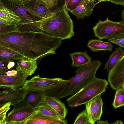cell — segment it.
Returning <instances> with one entry per match:
<instances>
[{
    "instance_id": "26",
    "label": "cell",
    "mask_w": 124,
    "mask_h": 124,
    "mask_svg": "<svg viewBox=\"0 0 124 124\" xmlns=\"http://www.w3.org/2000/svg\"><path fill=\"white\" fill-rule=\"evenodd\" d=\"M85 105L90 123L91 124H94L97 120L96 117L94 99Z\"/></svg>"
},
{
    "instance_id": "3",
    "label": "cell",
    "mask_w": 124,
    "mask_h": 124,
    "mask_svg": "<svg viewBox=\"0 0 124 124\" xmlns=\"http://www.w3.org/2000/svg\"><path fill=\"white\" fill-rule=\"evenodd\" d=\"M68 11L64 5L55 10L52 16L42 25L41 31L62 40L73 36V22Z\"/></svg>"
},
{
    "instance_id": "35",
    "label": "cell",
    "mask_w": 124,
    "mask_h": 124,
    "mask_svg": "<svg viewBox=\"0 0 124 124\" xmlns=\"http://www.w3.org/2000/svg\"><path fill=\"white\" fill-rule=\"evenodd\" d=\"M17 70H13L8 71L6 73V75L9 76H13L16 75L17 74Z\"/></svg>"
},
{
    "instance_id": "14",
    "label": "cell",
    "mask_w": 124,
    "mask_h": 124,
    "mask_svg": "<svg viewBox=\"0 0 124 124\" xmlns=\"http://www.w3.org/2000/svg\"><path fill=\"white\" fill-rule=\"evenodd\" d=\"M65 119L59 120L36 111L24 123V124H67Z\"/></svg>"
},
{
    "instance_id": "7",
    "label": "cell",
    "mask_w": 124,
    "mask_h": 124,
    "mask_svg": "<svg viewBox=\"0 0 124 124\" xmlns=\"http://www.w3.org/2000/svg\"><path fill=\"white\" fill-rule=\"evenodd\" d=\"M64 80L61 78H42L38 75L26 80L24 86L27 90L45 91Z\"/></svg>"
},
{
    "instance_id": "38",
    "label": "cell",
    "mask_w": 124,
    "mask_h": 124,
    "mask_svg": "<svg viewBox=\"0 0 124 124\" xmlns=\"http://www.w3.org/2000/svg\"><path fill=\"white\" fill-rule=\"evenodd\" d=\"M97 124H110V123H108L107 120L104 121L103 120H98L97 121Z\"/></svg>"
},
{
    "instance_id": "25",
    "label": "cell",
    "mask_w": 124,
    "mask_h": 124,
    "mask_svg": "<svg viewBox=\"0 0 124 124\" xmlns=\"http://www.w3.org/2000/svg\"><path fill=\"white\" fill-rule=\"evenodd\" d=\"M105 39H107L108 41L124 48V31L109 36Z\"/></svg>"
},
{
    "instance_id": "21",
    "label": "cell",
    "mask_w": 124,
    "mask_h": 124,
    "mask_svg": "<svg viewBox=\"0 0 124 124\" xmlns=\"http://www.w3.org/2000/svg\"><path fill=\"white\" fill-rule=\"evenodd\" d=\"M124 55V50L121 47L116 48L110 56L105 64L104 69L109 72Z\"/></svg>"
},
{
    "instance_id": "43",
    "label": "cell",
    "mask_w": 124,
    "mask_h": 124,
    "mask_svg": "<svg viewBox=\"0 0 124 124\" xmlns=\"http://www.w3.org/2000/svg\"><path fill=\"white\" fill-rule=\"evenodd\" d=\"M122 87L124 89V85H123Z\"/></svg>"
},
{
    "instance_id": "41",
    "label": "cell",
    "mask_w": 124,
    "mask_h": 124,
    "mask_svg": "<svg viewBox=\"0 0 124 124\" xmlns=\"http://www.w3.org/2000/svg\"><path fill=\"white\" fill-rule=\"evenodd\" d=\"M64 0V5L66 7L68 3L69 2L70 0Z\"/></svg>"
},
{
    "instance_id": "33",
    "label": "cell",
    "mask_w": 124,
    "mask_h": 124,
    "mask_svg": "<svg viewBox=\"0 0 124 124\" xmlns=\"http://www.w3.org/2000/svg\"><path fill=\"white\" fill-rule=\"evenodd\" d=\"M81 0H70L65 7L68 11H70L76 8L79 5Z\"/></svg>"
},
{
    "instance_id": "19",
    "label": "cell",
    "mask_w": 124,
    "mask_h": 124,
    "mask_svg": "<svg viewBox=\"0 0 124 124\" xmlns=\"http://www.w3.org/2000/svg\"><path fill=\"white\" fill-rule=\"evenodd\" d=\"M69 54L72 61L71 66L74 68L85 65L92 62V58L88 55L86 50L84 52H75Z\"/></svg>"
},
{
    "instance_id": "11",
    "label": "cell",
    "mask_w": 124,
    "mask_h": 124,
    "mask_svg": "<svg viewBox=\"0 0 124 124\" xmlns=\"http://www.w3.org/2000/svg\"><path fill=\"white\" fill-rule=\"evenodd\" d=\"M28 76L21 71L13 76L0 75V87L5 90L20 88L24 85Z\"/></svg>"
},
{
    "instance_id": "23",
    "label": "cell",
    "mask_w": 124,
    "mask_h": 124,
    "mask_svg": "<svg viewBox=\"0 0 124 124\" xmlns=\"http://www.w3.org/2000/svg\"><path fill=\"white\" fill-rule=\"evenodd\" d=\"M36 108L44 115L59 120L62 119L49 105L44 101Z\"/></svg>"
},
{
    "instance_id": "16",
    "label": "cell",
    "mask_w": 124,
    "mask_h": 124,
    "mask_svg": "<svg viewBox=\"0 0 124 124\" xmlns=\"http://www.w3.org/2000/svg\"><path fill=\"white\" fill-rule=\"evenodd\" d=\"M22 6L33 16L41 20L45 17L51 11L47 9L43 5L36 2L35 0Z\"/></svg>"
},
{
    "instance_id": "44",
    "label": "cell",
    "mask_w": 124,
    "mask_h": 124,
    "mask_svg": "<svg viewBox=\"0 0 124 124\" xmlns=\"http://www.w3.org/2000/svg\"><path fill=\"white\" fill-rule=\"evenodd\" d=\"M60 0H56V1L57 3L58 1H59Z\"/></svg>"
},
{
    "instance_id": "2",
    "label": "cell",
    "mask_w": 124,
    "mask_h": 124,
    "mask_svg": "<svg viewBox=\"0 0 124 124\" xmlns=\"http://www.w3.org/2000/svg\"><path fill=\"white\" fill-rule=\"evenodd\" d=\"M95 60L90 63L78 68L76 75L68 80H65L45 91V95L59 99L73 95L97 78V71L101 65Z\"/></svg>"
},
{
    "instance_id": "24",
    "label": "cell",
    "mask_w": 124,
    "mask_h": 124,
    "mask_svg": "<svg viewBox=\"0 0 124 124\" xmlns=\"http://www.w3.org/2000/svg\"><path fill=\"white\" fill-rule=\"evenodd\" d=\"M112 105L115 108L124 106V89L122 87L116 90Z\"/></svg>"
},
{
    "instance_id": "39",
    "label": "cell",
    "mask_w": 124,
    "mask_h": 124,
    "mask_svg": "<svg viewBox=\"0 0 124 124\" xmlns=\"http://www.w3.org/2000/svg\"><path fill=\"white\" fill-rule=\"evenodd\" d=\"M110 124H123V122L119 120H116L115 122L112 123H110Z\"/></svg>"
},
{
    "instance_id": "36",
    "label": "cell",
    "mask_w": 124,
    "mask_h": 124,
    "mask_svg": "<svg viewBox=\"0 0 124 124\" xmlns=\"http://www.w3.org/2000/svg\"><path fill=\"white\" fill-rule=\"evenodd\" d=\"M110 2L117 5H124V0H110Z\"/></svg>"
},
{
    "instance_id": "31",
    "label": "cell",
    "mask_w": 124,
    "mask_h": 124,
    "mask_svg": "<svg viewBox=\"0 0 124 124\" xmlns=\"http://www.w3.org/2000/svg\"><path fill=\"white\" fill-rule=\"evenodd\" d=\"M36 2L43 5L47 9H50L57 4L56 0H35Z\"/></svg>"
},
{
    "instance_id": "20",
    "label": "cell",
    "mask_w": 124,
    "mask_h": 124,
    "mask_svg": "<svg viewBox=\"0 0 124 124\" xmlns=\"http://www.w3.org/2000/svg\"><path fill=\"white\" fill-rule=\"evenodd\" d=\"M87 46L90 50L95 52L103 51L111 52L113 48L111 42L102 41L100 39H91L88 42Z\"/></svg>"
},
{
    "instance_id": "13",
    "label": "cell",
    "mask_w": 124,
    "mask_h": 124,
    "mask_svg": "<svg viewBox=\"0 0 124 124\" xmlns=\"http://www.w3.org/2000/svg\"><path fill=\"white\" fill-rule=\"evenodd\" d=\"M21 20L14 11L8 8L0 0V25L17 26Z\"/></svg>"
},
{
    "instance_id": "28",
    "label": "cell",
    "mask_w": 124,
    "mask_h": 124,
    "mask_svg": "<svg viewBox=\"0 0 124 124\" xmlns=\"http://www.w3.org/2000/svg\"><path fill=\"white\" fill-rule=\"evenodd\" d=\"M73 124H91L86 109L84 110L78 115Z\"/></svg>"
},
{
    "instance_id": "42",
    "label": "cell",
    "mask_w": 124,
    "mask_h": 124,
    "mask_svg": "<svg viewBox=\"0 0 124 124\" xmlns=\"http://www.w3.org/2000/svg\"><path fill=\"white\" fill-rule=\"evenodd\" d=\"M110 0H94V1L95 0H98L99 1H100L101 2H104V1H110Z\"/></svg>"
},
{
    "instance_id": "27",
    "label": "cell",
    "mask_w": 124,
    "mask_h": 124,
    "mask_svg": "<svg viewBox=\"0 0 124 124\" xmlns=\"http://www.w3.org/2000/svg\"><path fill=\"white\" fill-rule=\"evenodd\" d=\"M94 99L96 117L97 121L100 120L102 114L103 103L101 95L97 96Z\"/></svg>"
},
{
    "instance_id": "17",
    "label": "cell",
    "mask_w": 124,
    "mask_h": 124,
    "mask_svg": "<svg viewBox=\"0 0 124 124\" xmlns=\"http://www.w3.org/2000/svg\"><path fill=\"white\" fill-rule=\"evenodd\" d=\"M16 67L18 71H21L28 76L34 74L37 68L36 60L25 58L19 60Z\"/></svg>"
},
{
    "instance_id": "12",
    "label": "cell",
    "mask_w": 124,
    "mask_h": 124,
    "mask_svg": "<svg viewBox=\"0 0 124 124\" xmlns=\"http://www.w3.org/2000/svg\"><path fill=\"white\" fill-rule=\"evenodd\" d=\"M37 110L31 106L9 112L6 117V124H24L25 122Z\"/></svg>"
},
{
    "instance_id": "8",
    "label": "cell",
    "mask_w": 124,
    "mask_h": 124,
    "mask_svg": "<svg viewBox=\"0 0 124 124\" xmlns=\"http://www.w3.org/2000/svg\"><path fill=\"white\" fill-rule=\"evenodd\" d=\"M45 96L44 91L27 90L23 99L13 105V108L10 112H13L29 105L36 108L44 102Z\"/></svg>"
},
{
    "instance_id": "22",
    "label": "cell",
    "mask_w": 124,
    "mask_h": 124,
    "mask_svg": "<svg viewBox=\"0 0 124 124\" xmlns=\"http://www.w3.org/2000/svg\"><path fill=\"white\" fill-rule=\"evenodd\" d=\"M0 57L10 61L19 60L25 57L19 53L8 48L0 46Z\"/></svg>"
},
{
    "instance_id": "18",
    "label": "cell",
    "mask_w": 124,
    "mask_h": 124,
    "mask_svg": "<svg viewBox=\"0 0 124 124\" xmlns=\"http://www.w3.org/2000/svg\"><path fill=\"white\" fill-rule=\"evenodd\" d=\"M44 101L49 105L62 119H65L68 113V109L59 99L45 95Z\"/></svg>"
},
{
    "instance_id": "5",
    "label": "cell",
    "mask_w": 124,
    "mask_h": 124,
    "mask_svg": "<svg viewBox=\"0 0 124 124\" xmlns=\"http://www.w3.org/2000/svg\"><path fill=\"white\" fill-rule=\"evenodd\" d=\"M8 8L14 11L21 19L17 26L18 31H42V25L52 15L53 12L51 11L43 19H40L29 14L22 6L15 5L6 0H1Z\"/></svg>"
},
{
    "instance_id": "4",
    "label": "cell",
    "mask_w": 124,
    "mask_h": 124,
    "mask_svg": "<svg viewBox=\"0 0 124 124\" xmlns=\"http://www.w3.org/2000/svg\"><path fill=\"white\" fill-rule=\"evenodd\" d=\"M108 82L105 79L97 78L66 100L71 108L85 104L95 97L105 92Z\"/></svg>"
},
{
    "instance_id": "15",
    "label": "cell",
    "mask_w": 124,
    "mask_h": 124,
    "mask_svg": "<svg viewBox=\"0 0 124 124\" xmlns=\"http://www.w3.org/2000/svg\"><path fill=\"white\" fill-rule=\"evenodd\" d=\"M100 2L94 3L91 0H81L78 5L70 11L78 19H83L85 16L89 17L96 5Z\"/></svg>"
},
{
    "instance_id": "32",
    "label": "cell",
    "mask_w": 124,
    "mask_h": 124,
    "mask_svg": "<svg viewBox=\"0 0 124 124\" xmlns=\"http://www.w3.org/2000/svg\"><path fill=\"white\" fill-rule=\"evenodd\" d=\"M10 61L0 57V75H6V73L10 70L7 67L9 62Z\"/></svg>"
},
{
    "instance_id": "10",
    "label": "cell",
    "mask_w": 124,
    "mask_h": 124,
    "mask_svg": "<svg viewBox=\"0 0 124 124\" xmlns=\"http://www.w3.org/2000/svg\"><path fill=\"white\" fill-rule=\"evenodd\" d=\"M27 89L23 86L18 88L9 89L0 93V107L10 102L13 105L22 101L27 93Z\"/></svg>"
},
{
    "instance_id": "30",
    "label": "cell",
    "mask_w": 124,
    "mask_h": 124,
    "mask_svg": "<svg viewBox=\"0 0 124 124\" xmlns=\"http://www.w3.org/2000/svg\"><path fill=\"white\" fill-rule=\"evenodd\" d=\"M18 30L17 26L0 25V36L14 32Z\"/></svg>"
},
{
    "instance_id": "6",
    "label": "cell",
    "mask_w": 124,
    "mask_h": 124,
    "mask_svg": "<svg viewBox=\"0 0 124 124\" xmlns=\"http://www.w3.org/2000/svg\"><path fill=\"white\" fill-rule=\"evenodd\" d=\"M93 29L95 36L102 39L109 36L124 31V22L122 20L119 22L113 21L107 17L105 21L99 19Z\"/></svg>"
},
{
    "instance_id": "1",
    "label": "cell",
    "mask_w": 124,
    "mask_h": 124,
    "mask_svg": "<svg viewBox=\"0 0 124 124\" xmlns=\"http://www.w3.org/2000/svg\"><path fill=\"white\" fill-rule=\"evenodd\" d=\"M63 40L42 31H16L0 36V46L15 51L37 64L45 57L56 54Z\"/></svg>"
},
{
    "instance_id": "45",
    "label": "cell",
    "mask_w": 124,
    "mask_h": 124,
    "mask_svg": "<svg viewBox=\"0 0 124 124\" xmlns=\"http://www.w3.org/2000/svg\"><path fill=\"white\" fill-rule=\"evenodd\" d=\"M92 1H93V2H94V1H94V0H91Z\"/></svg>"
},
{
    "instance_id": "34",
    "label": "cell",
    "mask_w": 124,
    "mask_h": 124,
    "mask_svg": "<svg viewBox=\"0 0 124 124\" xmlns=\"http://www.w3.org/2000/svg\"><path fill=\"white\" fill-rule=\"evenodd\" d=\"M15 5L23 6L28 4L34 0H6Z\"/></svg>"
},
{
    "instance_id": "29",
    "label": "cell",
    "mask_w": 124,
    "mask_h": 124,
    "mask_svg": "<svg viewBox=\"0 0 124 124\" xmlns=\"http://www.w3.org/2000/svg\"><path fill=\"white\" fill-rule=\"evenodd\" d=\"M11 105V103L9 102L0 107V124H6V114L10 108Z\"/></svg>"
},
{
    "instance_id": "9",
    "label": "cell",
    "mask_w": 124,
    "mask_h": 124,
    "mask_svg": "<svg viewBox=\"0 0 124 124\" xmlns=\"http://www.w3.org/2000/svg\"><path fill=\"white\" fill-rule=\"evenodd\" d=\"M109 72L108 81L112 89L116 90L124 85V55Z\"/></svg>"
},
{
    "instance_id": "37",
    "label": "cell",
    "mask_w": 124,
    "mask_h": 124,
    "mask_svg": "<svg viewBox=\"0 0 124 124\" xmlns=\"http://www.w3.org/2000/svg\"><path fill=\"white\" fill-rule=\"evenodd\" d=\"M15 64V63L13 62L12 61H10L7 65V68L10 69L14 66Z\"/></svg>"
},
{
    "instance_id": "40",
    "label": "cell",
    "mask_w": 124,
    "mask_h": 124,
    "mask_svg": "<svg viewBox=\"0 0 124 124\" xmlns=\"http://www.w3.org/2000/svg\"><path fill=\"white\" fill-rule=\"evenodd\" d=\"M124 6V8L123 11L122 12V20L124 22V5L123 6Z\"/></svg>"
}]
</instances>
